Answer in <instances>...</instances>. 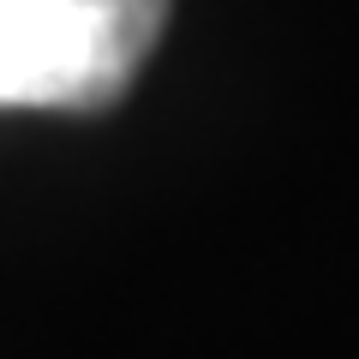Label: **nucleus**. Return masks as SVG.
I'll return each mask as SVG.
<instances>
[{
  "label": "nucleus",
  "instance_id": "obj_1",
  "mask_svg": "<svg viewBox=\"0 0 359 359\" xmlns=\"http://www.w3.org/2000/svg\"><path fill=\"white\" fill-rule=\"evenodd\" d=\"M174 0H0V108L90 114L132 90Z\"/></svg>",
  "mask_w": 359,
  "mask_h": 359
}]
</instances>
